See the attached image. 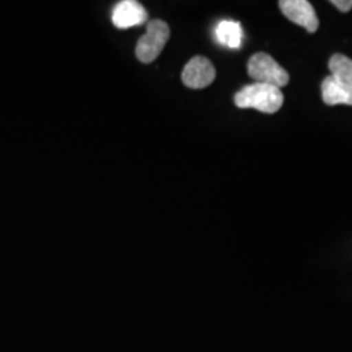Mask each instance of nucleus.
Listing matches in <instances>:
<instances>
[{"mask_svg": "<svg viewBox=\"0 0 352 352\" xmlns=\"http://www.w3.org/2000/svg\"><path fill=\"white\" fill-rule=\"evenodd\" d=\"M113 25L119 29H128L132 26L141 25L146 21L148 12L135 0H124L115 6L113 10Z\"/></svg>", "mask_w": 352, "mask_h": 352, "instance_id": "obj_6", "label": "nucleus"}, {"mask_svg": "<svg viewBox=\"0 0 352 352\" xmlns=\"http://www.w3.org/2000/svg\"><path fill=\"white\" fill-rule=\"evenodd\" d=\"M331 75L352 81V59L342 54H336L329 60Z\"/></svg>", "mask_w": 352, "mask_h": 352, "instance_id": "obj_9", "label": "nucleus"}, {"mask_svg": "<svg viewBox=\"0 0 352 352\" xmlns=\"http://www.w3.org/2000/svg\"><path fill=\"white\" fill-rule=\"evenodd\" d=\"M280 89L269 84L254 82L235 94L234 102L239 109H254L265 113H276L283 104Z\"/></svg>", "mask_w": 352, "mask_h": 352, "instance_id": "obj_1", "label": "nucleus"}, {"mask_svg": "<svg viewBox=\"0 0 352 352\" xmlns=\"http://www.w3.org/2000/svg\"><path fill=\"white\" fill-rule=\"evenodd\" d=\"M322 100L329 104H349L352 106V81L337 76H327L321 87Z\"/></svg>", "mask_w": 352, "mask_h": 352, "instance_id": "obj_7", "label": "nucleus"}, {"mask_svg": "<svg viewBox=\"0 0 352 352\" xmlns=\"http://www.w3.org/2000/svg\"><path fill=\"white\" fill-rule=\"evenodd\" d=\"M215 39L219 45L228 49H239L243 42V29L239 23L232 20H223L215 26Z\"/></svg>", "mask_w": 352, "mask_h": 352, "instance_id": "obj_8", "label": "nucleus"}, {"mask_svg": "<svg viewBox=\"0 0 352 352\" xmlns=\"http://www.w3.org/2000/svg\"><path fill=\"white\" fill-rule=\"evenodd\" d=\"M331 4L337 7L340 12H349L352 10V0H331Z\"/></svg>", "mask_w": 352, "mask_h": 352, "instance_id": "obj_10", "label": "nucleus"}, {"mask_svg": "<svg viewBox=\"0 0 352 352\" xmlns=\"http://www.w3.org/2000/svg\"><path fill=\"white\" fill-rule=\"evenodd\" d=\"M214 78L215 68L212 62L204 56L192 58L182 74L183 84L190 89L206 88L213 82Z\"/></svg>", "mask_w": 352, "mask_h": 352, "instance_id": "obj_5", "label": "nucleus"}, {"mask_svg": "<svg viewBox=\"0 0 352 352\" xmlns=\"http://www.w3.org/2000/svg\"><path fill=\"white\" fill-rule=\"evenodd\" d=\"M279 8L289 21L302 26L308 33H315L320 21L314 6L307 0H280Z\"/></svg>", "mask_w": 352, "mask_h": 352, "instance_id": "obj_4", "label": "nucleus"}, {"mask_svg": "<svg viewBox=\"0 0 352 352\" xmlns=\"http://www.w3.org/2000/svg\"><path fill=\"white\" fill-rule=\"evenodd\" d=\"M247 71L256 82L269 84L279 89L289 84V76L286 69L265 52H257L252 56Z\"/></svg>", "mask_w": 352, "mask_h": 352, "instance_id": "obj_2", "label": "nucleus"}, {"mask_svg": "<svg viewBox=\"0 0 352 352\" xmlns=\"http://www.w3.org/2000/svg\"><path fill=\"white\" fill-rule=\"evenodd\" d=\"M170 38V28L164 20H151L146 26V32L140 37L136 46V56L141 63L154 62L164 50V45Z\"/></svg>", "mask_w": 352, "mask_h": 352, "instance_id": "obj_3", "label": "nucleus"}]
</instances>
